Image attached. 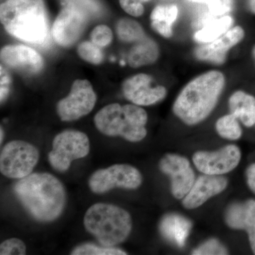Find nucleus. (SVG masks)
I'll return each mask as SVG.
<instances>
[{
  "instance_id": "nucleus-10",
  "label": "nucleus",
  "mask_w": 255,
  "mask_h": 255,
  "mask_svg": "<svg viewBox=\"0 0 255 255\" xmlns=\"http://www.w3.org/2000/svg\"><path fill=\"white\" fill-rule=\"evenodd\" d=\"M241 149L231 144L214 152L198 151L193 155L192 160L201 173L222 175L236 169L241 162Z\"/></svg>"
},
{
  "instance_id": "nucleus-29",
  "label": "nucleus",
  "mask_w": 255,
  "mask_h": 255,
  "mask_svg": "<svg viewBox=\"0 0 255 255\" xmlns=\"http://www.w3.org/2000/svg\"><path fill=\"white\" fill-rule=\"evenodd\" d=\"M64 5L74 6L89 18L100 14V5L96 0H62Z\"/></svg>"
},
{
  "instance_id": "nucleus-9",
  "label": "nucleus",
  "mask_w": 255,
  "mask_h": 255,
  "mask_svg": "<svg viewBox=\"0 0 255 255\" xmlns=\"http://www.w3.org/2000/svg\"><path fill=\"white\" fill-rule=\"evenodd\" d=\"M97 97L90 82L76 80L70 93L57 105V113L63 122H74L93 110Z\"/></svg>"
},
{
  "instance_id": "nucleus-5",
  "label": "nucleus",
  "mask_w": 255,
  "mask_h": 255,
  "mask_svg": "<svg viewBox=\"0 0 255 255\" xmlns=\"http://www.w3.org/2000/svg\"><path fill=\"white\" fill-rule=\"evenodd\" d=\"M84 225L102 246L114 247L123 243L131 232L132 223L128 211L112 204H94L85 214Z\"/></svg>"
},
{
  "instance_id": "nucleus-11",
  "label": "nucleus",
  "mask_w": 255,
  "mask_h": 255,
  "mask_svg": "<svg viewBox=\"0 0 255 255\" xmlns=\"http://www.w3.org/2000/svg\"><path fill=\"white\" fill-rule=\"evenodd\" d=\"M159 168L170 178L171 191L174 197L184 199L196 181L189 159L177 154L168 153L159 161Z\"/></svg>"
},
{
  "instance_id": "nucleus-33",
  "label": "nucleus",
  "mask_w": 255,
  "mask_h": 255,
  "mask_svg": "<svg viewBox=\"0 0 255 255\" xmlns=\"http://www.w3.org/2000/svg\"><path fill=\"white\" fill-rule=\"evenodd\" d=\"M11 79L9 72L1 65L0 66V100L3 103L9 95Z\"/></svg>"
},
{
  "instance_id": "nucleus-14",
  "label": "nucleus",
  "mask_w": 255,
  "mask_h": 255,
  "mask_svg": "<svg viewBox=\"0 0 255 255\" xmlns=\"http://www.w3.org/2000/svg\"><path fill=\"white\" fill-rule=\"evenodd\" d=\"M2 63L8 68L25 75L39 73L44 63L41 55L24 45H7L0 52Z\"/></svg>"
},
{
  "instance_id": "nucleus-25",
  "label": "nucleus",
  "mask_w": 255,
  "mask_h": 255,
  "mask_svg": "<svg viewBox=\"0 0 255 255\" xmlns=\"http://www.w3.org/2000/svg\"><path fill=\"white\" fill-rule=\"evenodd\" d=\"M73 255H126L127 253L113 247L98 246L92 243H84L72 251Z\"/></svg>"
},
{
  "instance_id": "nucleus-19",
  "label": "nucleus",
  "mask_w": 255,
  "mask_h": 255,
  "mask_svg": "<svg viewBox=\"0 0 255 255\" xmlns=\"http://www.w3.org/2000/svg\"><path fill=\"white\" fill-rule=\"evenodd\" d=\"M159 55L158 45L146 36L134 43L128 55V63L132 68H141L157 61Z\"/></svg>"
},
{
  "instance_id": "nucleus-22",
  "label": "nucleus",
  "mask_w": 255,
  "mask_h": 255,
  "mask_svg": "<svg viewBox=\"0 0 255 255\" xmlns=\"http://www.w3.org/2000/svg\"><path fill=\"white\" fill-rule=\"evenodd\" d=\"M233 23L232 16L228 15L214 18L196 32L194 34V39L198 43L204 44L211 43L226 33Z\"/></svg>"
},
{
  "instance_id": "nucleus-3",
  "label": "nucleus",
  "mask_w": 255,
  "mask_h": 255,
  "mask_svg": "<svg viewBox=\"0 0 255 255\" xmlns=\"http://www.w3.org/2000/svg\"><path fill=\"white\" fill-rule=\"evenodd\" d=\"M0 20L11 36L32 44H42L48 36L43 0H6L0 6Z\"/></svg>"
},
{
  "instance_id": "nucleus-8",
  "label": "nucleus",
  "mask_w": 255,
  "mask_h": 255,
  "mask_svg": "<svg viewBox=\"0 0 255 255\" xmlns=\"http://www.w3.org/2000/svg\"><path fill=\"white\" fill-rule=\"evenodd\" d=\"M142 182L138 169L129 164H119L94 172L89 179V187L95 194H103L117 187L137 189Z\"/></svg>"
},
{
  "instance_id": "nucleus-16",
  "label": "nucleus",
  "mask_w": 255,
  "mask_h": 255,
  "mask_svg": "<svg viewBox=\"0 0 255 255\" xmlns=\"http://www.w3.org/2000/svg\"><path fill=\"white\" fill-rule=\"evenodd\" d=\"M228 184L227 178L223 176L204 174L196 179L190 191L183 199L182 205L187 209L199 208L213 196L225 191Z\"/></svg>"
},
{
  "instance_id": "nucleus-37",
  "label": "nucleus",
  "mask_w": 255,
  "mask_h": 255,
  "mask_svg": "<svg viewBox=\"0 0 255 255\" xmlns=\"http://www.w3.org/2000/svg\"><path fill=\"white\" fill-rule=\"evenodd\" d=\"M0 135H1V137H0V142H2L3 138H4V131H3L2 128H1V130H0Z\"/></svg>"
},
{
  "instance_id": "nucleus-17",
  "label": "nucleus",
  "mask_w": 255,
  "mask_h": 255,
  "mask_svg": "<svg viewBox=\"0 0 255 255\" xmlns=\"http://www.w3.org/2000/svg\"><path fill=\"white\" fill-rule=\"evenodd\" d=\"M225 221L232 229L246 231L252 251L255 255V200L230 204L225 211Z\"/></svg>"
},
{
  "instance_id": "nucleus-28",
  "label": "nucleus",
  "mask_w": 255,
  "mask_h": 255,
  "mask_svg": "<svg viewBox=\"0 0 255 255\" xmlns=\"http://www.w3.org/2000/svg\"><path fill=\"white\" fill-rule=\"evenodd\" d=\"M90 38L91 41L97 46L104 48L112 43L113 41V33L107 25H98L92 30L90 33Z\"/></svg>"
},
{
  "instance_id": "nucleus-23",
  "label": "nucleus",
  "mask_w": 255,
  "mask_h": 255,
  "mask_svg": "<svg viewBox=\"0 0 255 255\" xmlns=\"http://www.w3.org/2000/svg\"><path fill=\"white\" fill-rule=\"evenodd\" d=\"M116 32L121 41L135 43L146 36L140 23L130 18L119 19L116 25Z\"/></svg>"
},
{
  "instance_id": "nucleus-38",
  "label": "nucleus",
  "mask_w": 255,
  "mask_h": 255,
  "mask_svg": "<svg viewBox=\"0 0 255 255\" xmlns=\"http://www.w3.org/2000/svg\"><path fill=\"white\" fill-rule=\"evenodd\" d=\"M253 57H254V59L255 60V46L253 47Z\"/></svg>"
},
{
  "instance_id": "nucleus-24",
  "label": "nucleus",
  "mask_w": 255,
  "mask_h": 255,
  "mask_svg": "<svg viewBox=\"0 0 255 255\" xmlns=\"http://www.w3.org/2000/svg\"><path fill=\"white\" fill-rule=\"evenodd\" d=\"M238 121L232 114L223 116L216 122V131L223 138L231 140H239L243 135V130Z\"/></svg>"
},
{
  "instance_id": "nucleus-2",
  "label": "nucleus",
  "mask_w": 255,
  "mask_h": 255,
  "mask_svg": "<svg viewBox=\"0 0 255 255\" xmlns=\"http://www.w3.org/2000/svg\"><path fill=\"white\" fill-rule=\"evenodd\" d=\"M225 85L226 78L221 72L211 70L201 74L179 94L172 107L174 114L188 126L201 123L214 110Z\"/></svg>"
},
{
  "instance_id": "nucleus-31",
  "label": "nucleus",
  "mask_w": 255,
  "mask_h": 255,
  "mask_svg": "<svg viewBox=\"0 0 255 255\" xmlns=\"http://www.w3.org/2000/svg\"><path fill=\"white\" fill-rule=\"evenodd\" d=\"M208 12L214 17H221L233 9V0H211L207 3Z\"/></svg>"
},
{
  "instance_id": "nucleus-34",
  "label": "nucleus",
  "mask_w": 255,
  "mask_h": 255,
  "mask_svg": "<svg viewBox=\"0 0 255 255\" xmlns=\"http://www.w3.org/2000/svg\"><path fill=\"white\" fill-rule=\"evenodd\" d=\"M246 174L248 187L255 194V163L248 166L246 169Z\"/></svg>"
},
{
  "instance_id": "nucleus-36",
  "label": "nucleus",
  "mask_w": 255,
  "mask_h": 255,
  "mask_svg": "<svg viewBox=\"0 0 255 255\" xmlns=\"http://www.w3.org/2000/svg\"><path fill=\"white\" fill-rule=\"evenodd\" d=\"M190 1H194V2L205 3V4H207V3H209L211 0H190Z\"/></svg>"
},
{
  "instance_id": "nucleus-4",
  "label": "nucleus",
  "mask_w": 255,
  "mask_h": 255,
  "mask_svg": "<svg viewBox=\"0 0 255 255\" xmlns=\"http://www.w3.org/2000/svg\"><path fill=\"white\" fill-rule=\"evenodd\" d=\"M147 114L140 106L110 104L96 114L99 131L108 136H121L129 142L141 141L147 135Z\"/></svg>"
},
{
  "instance_id": "nucleus-6",
  "label": "nucleus",
  "mask_w": 255,
  "mask_h": 255,
  "mask_svg": "<svg viewBox=\"0 0 255 255\" xmlns=\"http://www.w3.org/2000/svg\"><path fill=\"white\" fill-rule=\"evenodd\" d=\"M90 149V140L85 132L64 130L53 139V149L48 154V160L55 170L65 172L70 168L73 160L86 157Z\"/></svg>"
},
{
  "instance_id": "nucleus-35",
  "label": "nucleus",
  "mask_w": 255,
  "mask_h": 255,
  "mask_svg": "<svg viewBox=\"0 0 255 255\" xmlns=\"http://www.w3.org/2000/svg\"><path fill=\"white\" fill-rule=\"evenodd\" d=\"M248 8L252 13L255 14V0H248Z\"/></svg>"
},
{
  "instance_id": "nucleus-20",
  "label": "nucleus",
  "mask_w": 255,
  "mask_h": 255,
  "mask_svg": "<svg viewBox=\"0 0 255 255\" xmlns=\"http://www.w3.org/2000/svg\"><path fill=\"white\" fill-rule=\"evenodd\" d=\"M230 112L246 127L255 124V97L243 91L235 92L228 100Z\"/></svg>"
},
{
  "instance_id": "nucleus-7",
  "label": "nucleus",
  "mask_w": 255,
  "mask_h": 255,
  "mask_svg": "<svg viewBox=\"0 0 255 255\" xmlns=\"http://www.w3.org/2000/svg\"><path fill=\"white\" fill-rule=\"evenodd\" d=\"M39 159L35 146L23 140H12L1 149L0 171L10 179H22L31 174Z\"/></svg>"
},
{
  "instance_id": "nucleus-1",
  "label": "nucleus",
  "mask_w": 255,
  "mask_h": 255,
  "mask_svg": "<svg viewBox=\"0 0 255 255\" xmlns=\"http://www.w3.org/2000/svg\"><path fill=\"white\" fill-rule=\"evenodd\" d=\"M14 191L26 211L41 222L58 219L66 203L63 184L46 172L32 173L20 179L15 184Z\"/></svg>"
},
{
  "instance_id": "nucleus-21",
  "label": "nucleus",
  "mask_w": 255,
  "mask_h": 255,
  "mask_svg": "<svg viewBox=\"0 0 255 255\" xmlns=\"http://www.w3.org/2000/svg\"><path fill=\"white\" fill-rule=\"evenodd\" d=\"M178 14L179 9L176 4L157 5L151 12V27L164 38H170L173 35L172 26Z\"/></svg>"
},
{
  "instance_id": "nucleus-30",
  "label": "nucleus",
  "mask_w": 255,
  "mask_h": 255,
  "mask_svg": "<svg viewBox=\"0 0 255 255\" xmlns=\"http://www.w3.org/2000/svg\"><path fill=\"white\" fill-rule=\"evenodd\" d=\"M26 248L24 243L17 238H11L1 243L0 255H23L26 254Z\"/></svg>"
},
{
  "instance_id": "nucleus-26",
  "label": "nucleus",
  "mask_w": 255,
  "mask_h": 255,
  "mask_svg": "<svg viewBox=\"0 0 255 255\" xmlns=\"http://www.w3.org/2000/svg\"><path fill=\"white\" fill-rule=\"evenodd\" d=\"M78 54L82 60L92 65H100L104 60V54L100 47L92 41H84L78 47Z\"/></svg>"
},
{
  "instance_id": "nucleus-12",
  "label": "nucleus",
  "mask_w": 255,
  "mask_h": 255,
  "mask_svg": "<svg viewBox=\"0 0 255 255\" xmlns=\"http://www.w3.org/2000/svg\"><path fill=\"white\" fill-rule=\"evenodd\" d=\"M88 16L74 6L65 5L53 23V38L64 48L73 46L86 27Z\"/></svg>"
},
{
  "instance_id": "nucleus-32",
  "label": "nucleus",
  "mask_w": 255,
  "mask_h": 255,
  "mask_svg": "<svg viewBox=\"0 0 255 255\" xmlns=\"http://www.w3.org/2000/svg\"><path fill=\"white\" fill-rule=\"evenodd\" d=\"M149 1L150 0H119V4L127 14L133 17H139L145 11L144 4Z\"/></svg>"
},
{
  "instance_id": "nucleus-15",
  "label": "nucleus",
  "mask_w": 255,
  "mask_h": 255,
  "mask_svg": "<svg viewBox=\"0 0 255 255\" xmlns=\"http://www.w3.org/2000/svg\"><path fill=\"white\" fill-rule=\"evenodd\" d=\"M244 37V29L240 26H235L218 39L196 48L194 54L198 60L223 64L229 50L241 42Z\"/></svg>"
},
{
  "instance_id": "nucleus-13",
  "label": "nucleus",
  "mask_w": 255,
  "mask_h": 255,
  "mask_svg": "<svg viewBox=\"0 0 255 255\" xmlns=\"http://www.w3.org/2000/svg\"><path fill=\"white\" fill-rule=\"evenodd\" d=\"M150 75L139 73L124 80L122 92L125 98L134 105L150 106L165 98L167 89L162 85H154Z\"/></svg>"
},
{
  "instance_id": "nucleus-18",
  "label": "nucleus",
  "mask_w": 255,
  "mask_h": 255,
  "mask_svg": "<svg viewBox=\"0 0 255 255\" xmlns=\"http://www.w3.org/2000/svg\"><path fill=\"white\" fill-rule=\"evenodd\" d=\"M192 223L177 213L164 215L159 224V231L164 240L173 246L182 248L190 234Z\"/></svg>"
},
{
  "instance_id": "nucleus-27",
  "label": "nucleus",
  "mask_w": 255,
  "mask_h": 255,
  "mask_svg": "<svg viewBox=\"0 0 255 255\" xmlns=\"http://www.w3.org/2000/svg\"><path fill=\"white\" fill-rule=\"evenodd\" d=\"M191 254L194 255H224L229 254L226 247L223 246L219 240L211 238L204 243L193 251Z\"/></svg>"
}]
</instances>
